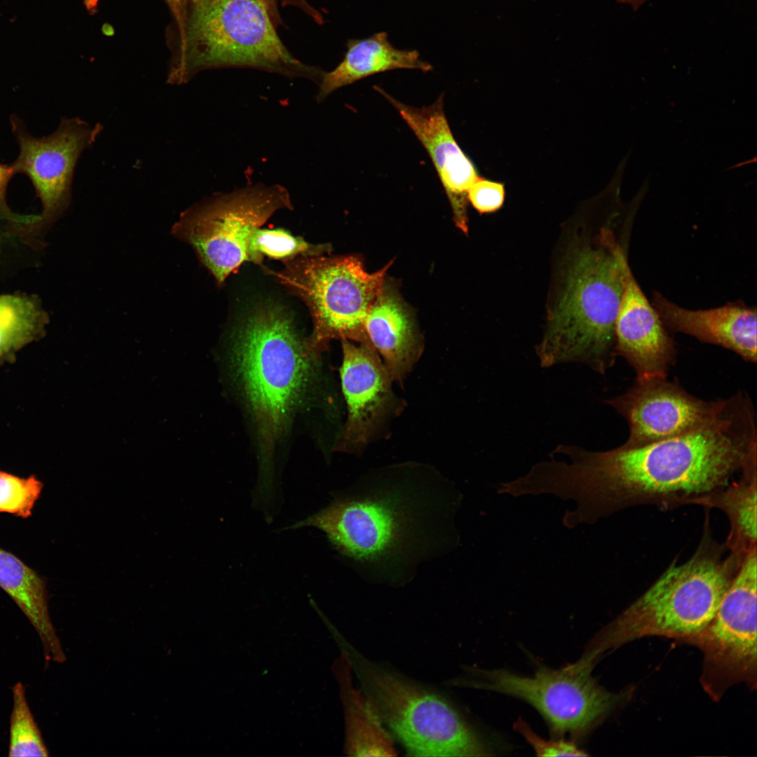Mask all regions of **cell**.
<instances>
[{"label": "cell", "mask_w": 757, "mask_h": 757, "mask_svg": "<svg viewBox=\"0 0 757 757\" xmlns=\"http://www.w3.org/2000/svg\"><path fill=\"white\" fill-rule=\"evenodd\" d=\"M551 453L566 459L540 461L536 487L575 503L562 518L573 528L631 507L695 504L756 463V430L751 405L739 395L719 418L683 435L603 451L559 444Z\"/></svg>", "instance_id": "cell-1"}, {"label": "cell", "mask_w": 757, "mask_h": 757, "mask_svg": "<svg viewBox=\"0 0 757 757\" xmlns=\"http://www.w3.org/2000/svg\"><path fill=\"white\" fill-rule=\"evenodd\" d=\"M461 501L449 489L360 487L289 528H318L367 573L399 584L410 580L420 563L458 543L454 517Z\"/></svg>", "instance_id": "cell-2"}, {"label": "cell", "mask_w": 757, "mask_h": 757, "mask_svg": "<svg viewBox=\"0 0 757 757\" xmlns=\"http://www.w3.org/2000/svg\"><path fill=\"white\" fill-rule=\"evenodd\" d=\"M625 252L608 225L571 240L536 347L540 366L578 363L603 374L613 364Z\"/></svg>", "instance_id": "cell-3"}, {"label": "cell", "mask_w": 757, "mask_h": 757, "mask_svg": "<svg viewBox=\"0 0 757 757\" xmlns=\"http://www.w3.org/2000/svg\"><path fill=\"white\" fill-rule=\"evenodd\" d=\"M706 531L694 554L672 563L636 600L593 639L580 660L594 664L606 651L648 636L687 641L715 615L744 559Z\"/></svg>", "instance_id": "cell-4"}, {"label": "cell", "mask_w": 757, "mask_h": 757, "mask_svg": "<svg viewBox=\"0 0 757 757\" xmlns=\"http://www.w3.org/2000/svg\"><path fill=\"white\" fill-rule=\"evenodd\" d=\"M179 22L182 45L170 83H183L200 71L221 67L260 69L317 84L324 73L291 55L259 0H201Z\"/></svg>", "instance_id": "cell-5"}, {"label": "cell", "mask_w": 757, "mask_h": 757, "mask_svg": "<svg viewBox=\"0 0 757 757\" xmlns=\"http://www.w3.org/2000/svg\"><path fill=\"white\" fill-rule=\"evenodd\" d=\"M318 357L290 316L275 306L257 309L238 330L235 369L264 451L269 452L285 431L311 384Z\"/></svg>", "instance_id": "cell-6"}, {"label": "cell", "mask_w": 757, "mask_h": 757, "mask_svg": "<svg viewBox=\"0 0 757 757\" xmlns=\"http://www.w3.org/2000/svg\"><path fill=\"white\" fill-rule=\"evenodd\" d=\"M283 264L279 271L264 269L307 306L313 327L307 340L317 354L334 339L374 349L364 322L393 260L374 273L355 255L300 256Z\"/></svg>", "instance_id": "cell-7"}, {"label": "cell", "mask_w": 757, "mask_h": 757, "mask_svg": "<svg viewBox=\"0 0 757 757\" xmlns=\"http://www.w3.org/2000/svg\"><path fill=\"white\" fill-rule=\"evenodd\" d=\"M355 669L364 693L408 755H491L475 730L441 695L364 659L357 660Z\"/></svg>", "instance_id": "cell-8"}, {"label": "cell", "mask_w": 757, "mask_h": 757, "mask_svg": "<svg viewBox=\"0 0 757 757\" xmlns=\"http://www.w3.org/2000/svg\"><path fill=\"white\" fill-rule=\"evenodd\" d=\"M289 192L279 184H255L218 193L185 210L172 233L190 244L219 285L251 261L254 232L276 211L292 209Z\"/></svg>", "instance_id": "cell-9"}, {"label": "cell", "mask_w": 757, "mask_h": 757, "mask_svg": "<svg viewBox=\"0 0 757 757\" xmlns=\"http://www.w3.org/2000/svg\"><path fill=\"white\" fill-rule=\"evenodd\" d=\"M592 668L541 667L531 676L505 669H479L466 686L521 699L542 715L552 734L580 737L606 718L627 694L611 693L592 677Z\"/></svg>", "instance_id": "cell-10"}, {"label": "cell", "mask_w": 757, "mask_h": 757, "mask_svg": "<svg viewBox=\"0 0 757 757\" xmlns=\"http://www.w3.org/2000/svg\"><path fill=\"white\" fill-rule=\"evenodd\" d=\"M756 550L743 559L711 620L686 641L702 651V684L716 699L732 684L756 686Z\"/></svg>", "instance_id": "cell-11"}, {"label": "cell", "mask_w": 757, "mask_h": 757, "mask_svg": "<svg viewBox=\"0 0 757 757\" xmlns=\"http://www.w3.org/2000/svg\"><path fill=\"white\" fill-rule=\"evenodd\" d=\"M627 421L630 448L683 435L719 418L730 399L706 402L665 378L636 381L627 392L606 400Z\"/></svg>", "instance_id": "cell-12"}, {"label": "cell", "mask_w": 757, "mask_h": 757, "mask_svg": "<svg viewBox=\"0 0 757 757\" xmlns=\"http://www.w3.org/2000/svg\"><path fill=\"white\" fill-rule=\"evenodd\" d=\"M11 125L20 147L12 165L16 173L26 175L32 182L43 214L52 215L68 201L77 160L93 144L101 125L78 118H63L53 134L37 138L17 118H12Z\"/></svg>", "instance_id": "cell-13"}, {"label": "cell", "mask_w": 757, "mask_h": 757, "mask_svg": "<svg viewBox=\"0 0 757 757\" xmlns=\"http://www.w3.org/2000/svg\"><path fill=\"white\" fill-rule=\"evenodd\" d=\"M374 88L396 109L427 151L449 199L454 223L468 234V191L480 177L451 132L444 111V95L429 106L415 107L377 86Z\"/></svg>", "instance_id": "cell-14"}, {"label": "cell", "mask_w": 757, "mask_h": 757, "mask_svg": "<svg viewBox=\"0 0 757 757\" xmlns=\"http://www.w3.org/2000/svg\"><path fill=\"white\" fill-rule=\"evenodd\" d=\"M623 289L615 322V352L627 360L636 381L665 378L675 359L672 339L633 275L626 252L621 257Z\"/></svg>", "instance_id": "cell-15"}, {"label": "cell", "mask_w": 757, "mask_h": 757, "mask_svg": "<svg viewBox=\"0 0 757 757\" xmlns=\"http://www.w3.org/2000/svg\"><path fill=\"white\" fill-rule=\"evenodd\" d=\"M341 378L348 405L344 439L349 445L366 443L393 404L392 378L375 349L342 340Z\"/></svg>", "instance_id": "cell-16"}, {"label": "cell", "mask_w": 757, "mask_h": 757, "mask_svg": "<svg viewBox=\"0 0 757 757\" xmlns=\"http://www.w3.org/2000/svg\"><path fill=\"white\" fill-rule=\"evenodd\" d=\"M652 304L667 329L722 346L746 361L756 362V307L738 301L711 309L690 310L658 292H653Z\"/></svg>", "instance_id": "cell-17"}, {"label": "cell", "mask_w": 757, "mask_h": 757, "mask_svg": "<svg viewBox=\"0 0 757 757\" xmlns=\"http://www.w3.org/2000/svg\"><path fill=\"white\" fill-rule=\"evenodd\" d=\"M364 328L392 379L402 381L421 354L423 342L414 315L387 278L369 311Z\"/></svg>", "instance_id": "cell-18"}, {"label": "cell", "mask_w": 757, "mask_h": 757, "mask_svg": "<svg viewBox=\"0 0 757 757\" xmlns=\"http://www.w3.org/2000/svg\"><path fill=\"white\" fill-rule=\"evenodd\" d=\"M396 69L428 71L432 65L420 58L417 50L394 48L388 34L379 32L363 39H350L343 60L318 83L316 100L322 102L335 90L367 76Z\"/></svg>", "instance_id": "cell-19"}, {"label": "cell", "mask_w": 757, "mask_h": 757, "mask_svg": "<svg viewBox=\"0 0 757 757\" xmlns=\"http://www.w3.org/2000/svg\"><path fill=\"white\" fill-rule=\"evenodd\" d=\"M0 587L36 630L46 659L64 662L66 657L49 613L45 579L15 554L1 547Z\"/></svg>", "instance_id": "cell-20"}, {"label": "cell", "mask_w": 757, "mask_h": 757, "mask_svg": "<svg viewBox=\"0 0 757 757\" xmlns=\"http://www.w3.org/2000/svg\"><path fill=\"white\" fill-rule=\"evenodd\" d=\"M756 465L744 470L739 481L699 499L695 505L722 510L730 523L726 547L730 552L745 557L756 546Z\"/></svg>", "instance_id": "cell-21"}, {"label": "cell", "mask_w": 757, "mask_h": 757, "mask_svg": "<svg viewBox=\"0 0 757 757\" xmlns=\"http://www.w3.org/2000/svg\"><path fill=\"white\" fill-rule=\"evenodd\" d=\"M347 696V749L354 756H395L392 739L366 695L350 690Z\"/></svg>", "instance_id": "cell-22"}, {"label": "cell", "mask_w": 757, "mask_h": 757, "mask_svg": "<svg viewBox=\"0 0 757 757\" xmlns=\"http://www.w3.org/2000/svg\"><path fill=\"white\" fill-rule=\"evenodd\" d=\"M39 305L17 295L0 296V355L27 342L43 320Z\"/></svg>", "instance_id": "cell-23"}, {"label": "cell", "mask_w": 757, "mask_h": 757, "mask_svg": "<svg viewBox=\"0 0 757 757\" xmlns=\"http://www.w3.org/2000/svg\"><path fill=\"white\" fill-rule=\"evenodd\" d=\"M12 695L8 756H48L49 751L29 706L24 685L15 683Z\"/></svg>", "instance_id": "cell-24"}, {"label": "cell", "mask_w": 757, "mask_h": 757, "mask_svg": "<svg viewBox=\"0 0 757 757\" xmlns=\"http://www.w3.org/2000/svg\"><path fill=\"white\" fill-rule=\"evenodd\" d=\"M251 261L261 265L264 256L283 263L300 256L325 254L330 251L327 245H313L282 229H257L250 242Z\"/></svg>", "instance_id": "cell-25"}, {"label": "cell", "mask_w": 757, "mask_h": 757, "mask_svg": "<svg viewBox=\"0 0 757 757\" xmlns=\"http://www.w3.org/2000/svg\"><path fill=\"white\" fill-rule=\"evenodd\" d=\"M43 487L35 475L20 477L0 469V512L22 519L31 517Z\"/></svg>", "instance_id": "cell-26"}, {"label": "cell", "mask_w": 757, "mask_h": 757, "mask_svg": "<svg viewBox=\"0 0 757 757\" xmlns=\"http://www.w3.org/2000/svg\"><path fill=\"white\" fill-rule=\"evenodd\" d=\"M514 729L521 734L539 756H587L588 754L579 749L573 742L547 740L531 730L523 720L518 719Z\"/></svg>", "instance_id": "cell-27"}, {"label": "cell", "mask_w": 757, "mask_h": 757, "mask_svg": "<svg viewBox=\"0 0 757 757\" xmlns=\"http://www.w3.org/2000/svg\"><path fill=\"white\" fill-rule=\"evenodd\" d=\"M504 184L479 177L468 191V200L480 214L499 210L505 200Z\"/></svg>", "instance_id": "cell-28"}, {"label": "cell", "mask_w": 757, "mask_h": 757, "mask_svg": "<svg viewBox=\"0 0 757 757\" xmlns=\"http://www.w3.org/2000/svg\"><path fill=\"white\" fill-rule=\"evenodd\" d=\"M267 8L270 15L277 27L282 23L281 17L279 14L278 6H295L311 17L317 23L323 22L320 13L311 6L306 0H259Z\"/></svg>", "instance_id": "cell-29"}, {"label": "cell", "mask_w": 757, "mask_h": 757, "mask_svg": "<svg viewBox=\"0 0 757 757\" xmlns=\"http://www.w3.org/2000/svg\"><path fill=\"white\" fill-rule=\"evenodd\" d=\"M15 173L13 165H5L0 163V212L6 215H11L6 200V188L9 181Z\"/></svg>", "instance_id": "cell-30"}, {"label": "cell", "mask_w": 757, "mask_h": 757, "mask_svg": "<svg viewBox=\"0 0 757 757\" xmlns=\"http://www.w3.org/2000/svg\"><path fill=\"white\" fill-rule=\"evenodd\" d=\"M169 5L171 6L175 13L177 15L179 20L184 15L186 10L193 4L201 1V0H166Z\"/></svg>", "instance_id": "cell-31"}, {"label": "cell", "mask_w": 757, "mask_h": 757, "mask_svg": "<svg viewBox=\"0 0 757 757\" xmlns=\"http://www.w3.org/2000/svg\"><path fill=\"white\" fill-rule=\"evenodd\" d=\"M648 0H622L624 4L632 6L633 9H637Z\"/></svg>", "instance_id": "cell-32"}]
</instances>
